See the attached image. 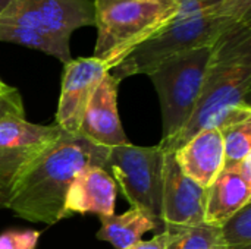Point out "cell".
<instances>
[{
  "label": "cell",
  "mask_w": 251,
  "mask_h": 249,
  "mask_svg": "<svg viewBox=\"0 0 251 249\" xmlns=\"http://www.w3.org/2000/svg\"><path fill=\"white\" fill-rule=\"evenodd\" d=\"M251 19L231 25L212 45V56L197 104L184 128L169 142L175 153L203 129L251 120Z\"/></svg>",
  "instance_id": "cell-1"
},
{
  "label": "cell",
  "mask_w": 251,
  "mask_h": 249,
  "mask_svg": "<svg viewBox=\"0 0 251 249\" xmlns=\"http://www.w3.org/2000/svg\"><path fill=\"white\" fill-rule=\"evenodd\" d=\"M107 156L109 148L62 131L53 145L18 181L6 208L32 223L54 225L66 219L65 200L74 179L85 169H104Z\"/></svg>",
  "instance_id": "cell-2"
},
{
  "label": "cell",
  "mask_w": 251,
  "mask_h": 249,
  "mask_svg": "<svg viewBox=\"0 0 251 249\" xmlns=\"http://www.w3.org/2000/svg\"><path fill=\"white\" fill-rule=\"evenodd\" d=\"M251 19V0H221L206 10L176 18L149 40L137 45L109 72L119 81L132 75H149L171 56L213 45L231 25Z\"/></svg>",
  "instance_id": "cell-3"
},
{
  "label": "cell",
  "mask_w": 251,
  "mask_h": 249,
  "mask_svg": "<svg viewBox=\"0 0 251 249\" xmlns=\"http://www.w3.org/2000/svg\"><path fill=\"white\" fill-rule=\"evenodd\" d=\"M176 12V0H94L97 41L93 57L110 70L137 45L166 26Z\"/></svg>",
  "instance_id": "cell-4"
},
{
  "label": "cell",
  "mask_w": 251,
  "mask_h": 249,
  "mask_svg": "<svg viewBox=\"0 0 251 249\" xmlns=\"http://www.w3.org/2000/svg\"><path fill=\"white\" fill-rule=\"evenodd\" d=\"M210 56L212 45L199 47L168 57L149 73L162 107V144L175 138L188 122L200 97Z\"/></svg>",
  "instance_id": "cell-5"
},
{
  "label": "cell",
  "mask_w": 251,
  "mask_h": 249,
  "mask_svg": "<svg viewBox=\"0 0 251 249\" xmlns=\"http://www.w3.org/2000/svg\"><path fill=\"white\" fill-rule=\"evenodd\" d=\"M163 167L165 150L160 144L137 147L131 142L109 148L104 166L112 172L131 208L160 223H163Z\"/></svg>",
  "instance_id": "cell-6"
},
{
  "label": "cell",
  "mask_w": 251,
  "mask_h": 249,
  "mask_svg": "<svg viewBox=\"0 0 251 249\" xmlns=\"http://www.w3.org/2000/svg\"><path fill=\"white\" fill-rule=\"evenodd\" d=\"M60 134L56 123L44 126L18 117L0 122V208H6L18 181Z\"/></svg>",
  "instance_id": "cell-7"
},
{
  "label": "cell",
  "mask_w": 251,
  "mask_h": 249,
  "mask_svg": "<svg viewBox=\"0 0 251 249\" xmlns=\"http://www.w3.org/2000/svg\"><path fill=\"white\" fill-rule=\"evenodd\" d=\"M0 22L35 28L69 41L75 29L94 25V0H12Z\"/></svg>",
  "instance_id": "cell-8"
},
{
  "label": "cell",
  "mask_w": 251,
  "mask_h": 249,
  "mask_svg": "<svg viewBox=\"0 0 251 249\" xmlns=\"http://www.w3.org/2000/svg\"><path fill=\"white\" fill-rule=\"evenodd\" d=\"M109 68L96 57H78L65 63L56 125L66 134L79 135L88 101Z\"/></svg>",
  "instance_id": "cell-9"
},
{
  "label": "cell",
  "mask_w": 251,
  "mask_h": 249,
  "mask_svg": "<svg viewBox=\"0 0 251 249\" xmlns=\"http://www.w3.org/2000/svg\"><path fill=\"white\" fill-rule=\"evenodd\" d=\"M206 188L190 179L178 166L174 153L165 151L163 211L165 226H197L204 223Z\"/></svg>",
  "instance_id": "cell-10"
},
{
  "label": "cell",
  "mask_w": 251,
  "mask_h": 249,
  "mask_svg": "<svg viewBox=\"0 0 251 249\" xmlns=\"http://www.w3.org/2000/svg\"><path fill=\"white\" fill-rule=\"evenodd\" d=\"M119 84L121 81L107 72L93 92L82 116L79 135L96 145L112 148L129 142L118 114Z\"/></svg>",
  "instance_id": "cell-11"
},
{
  "label": "cell",
  "mask_w": 251,
  "mask_h": 249,
  "mask_svg": "<svg viewBox=\"0 0 251 249\" xmlns=\"http://www.w3.org/2000/svg\"><path fill=\"white\" fill-rule=\"evenodd\" d=\"M116 182L103 167H90L76 175L65 200L66 217L72 214H115Z\"/></svg>",
  "instance_id": "cell-12"
},
{
  "label": "cell",
  "mask_w": 251,
  "mask_h": 249,
  "mask_svg": "<svg viewBox=\"0 0 251 249\" xmlns=\"http://www.w3.org/2000/svg\"><path fill=\"white\" fill-rule=\"evenodd\" d=\"M181 170L203 188H209L224 167V144L221 131L203 129L175 153Z\"/></svg>",
  "instance_id": "cell-13"
},
{
  "label": "cell",
  "mask_w": 251,
  "mask_h": 249,
  "mask_svg": "<svg viewBox=\"0 0 251 249\" xmlns=\"http://www.w3.org/2000/svg\"><path fill=\"white\" fill-rule=\"evenodd\" d=\"M251 203V185L235 170H222L206 188L204 223L221 226L246 204Z\"/></svg>",
  "instance_id": "cell-14"
},
{
  "label": "cell",
  "mask_w": 251,
  "mask_h": 249,
  "mask_svg": "<svg viewBox=\"0 0 251 249\" xmlns=\"http://www.w3.org/2000/svg\"><path fill=\"white\" fill-rule=\"evenodd\" d=\"M101 222V229L97 232L99 241H106L116 249H126L131 245L143 241L147 232H162L165 229L163 223L151 219L146 213L129 208L122 214H112L99 217Z\"/></svg>",
  "instance_id": "cell-15"
},
{
  "label": "cell",
  "mask_w": 251,
  "mask_h": 249,
  "mask_svg": "<svg viewBox=\"0 0 251 249\" xmlns=\"http://www.w3.org/2000/svg\"><path fill=\"white\" fill-rule=\"evenodd\" d=\"M0 41L13 43V44H19L28 48L43 51L49 56L56 57L63 65L72 60L69 41L54 37L49 32L35 29V28L0 22Z\"/></svg>",
  "instance_id": "cell-16"
},
{
  "label": "cell",
  "mask_w": 251,
  "mask_h": 249,
  "mask_svg": "<svg viewBox=\"0 0 251 249\" xmlns=\"http://www.w3.org/2000/svg\"><path fill=\"white\" fill-rule=\"evenodd\" d=\"M169 233L168 249H225L221 227L201 223L197 226H165Z\"/></svg>",
  "instance_id": "cell-17"
},
{
  "label": "cell",
  "mask_w": 251,
  "mask_h": 249,
  "mask_svg": "<svg viewBox=\"0 0 251 249\" xmlns=\"http://www.w3.org/2000/svg\"><path fill=\"white\" fill-rule=\"evenodd\" d=\"M219 131L224 144L222 170H234L247 156H251V120L234 123Z\"/></svg>",
  "instance_id": "cell-18"
},
{
  "label": "cell",
  "mask_w": 251,
  "mask_h": 249,
  "mask_svg": "<svg viewBox=\"0 0 251 249\" xmlns=\"http://www.w3.org/2000/svg\"><path fill=\"white\" fill-rule=\"evenodd\" d=\"M219 227L225 249H251V203L240 208Z\"/></svg>",
  "instance_id": "cell-19"
},
{
  "label": "cell",
  "mask_w": 251,
  "mask_h": 249,
  "mask_svg": "<svg viewBox=\"0 0 251 249\" xmlns=\"http://www.w3.org/2000/svg\"><path fill=\"white\" fill-rule=\"evenodd\" d=\"M38 239L37 230H7L0 235V249H35Z\"/></svg>",
  "instance_id": "cell-20"
},
{
  "label": "cell",
  "mask_w": 251,
  "mask_h": 249,
  "mask_svg": "<svg viewBox=\"0 0 251 249\" xmlns=\"http://www.w3.org/2000/svg\"><path fill=\"white\" fill-rule=\"evenodd\" d=\"M12 117L25 119L22 97L16 88L6 97L0 98V122L4 119H12Z\"/></svg>",
  "instance_id": "cell-21"
},
{
  "label": "cell",
  "mask_w": 251,
  "mask_h": 249,
  "mask_svg": "<svg viewBox=\"0 0 251 249\" xmlns=\"http://www.w3.org/2000/svg\"><path fill=\"white\" fill-rule=\"evenodd\" d=\"M168 241H169V233L166 229H163L162 232L156 233L153 239L140 241L126 249H168Z\"/></svg>",
  "instance_id": "cell-22"
},
{
  "label": "cell",
  "mask_w": 251,
  "mask_h": 249,
  "mask_svg": "<svg viewBox=\"0 0 251 249\" xmlns=\"http://www.w3.org/2000/svg\"><path fill=\"white\" fill-rule=\"evenodd\" d=\"M247 183L251 185V156H247L235 169H234Z\"/></svg>",
  "instance_id": "cell-23"
},
{
  "label": "cell",
  "mask_w": 251,
  "mask_h": 249,
  "mask_svg": "<svg viewBox=\"0 0 251 249\" xmlns=\"http://www.w3.org/2000/svg\"><path fill=\"white\" fill-rule=\"evenodd\" d=\"M13 90H15L13 87H9L7 84H4V82L0 79V98H1V97H6V95L10 94Z\"/></svg>",
  "instance_id": "cell-24"
},
{
  "label": "cell",
  "mask_w": 251,
  "mask_h": 249,
  "mask_svg": "<svg viewBox=\"0 0 251 249\" xmlns=\"http://www.w3.org/2000/svg\"><path fill=\"white\" fill-rule=\"evenodd\" d=\"M10 1H12V0H0V15H1V12L9 6Z\"/></svg>",
  "instance_id": "cell-25"
}]
</instances>
